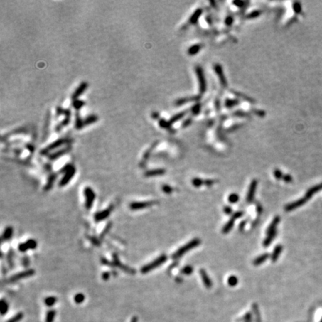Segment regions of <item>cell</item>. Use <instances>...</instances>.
<instances>
[{"label": "cell", "instance_id": "6da1fadb", "mask_svg": "<svg viewBox=\"0 0 322 322\" xmlns=\"http://www.w3.org/2000/svg\"><path fill=\"white\" fill-rule=\"evenodd\" d=\"M201 243V240L199 239L195 238L194 240H193L192 241L189 242L188 243H186V245H184L183 246H182L181 248H180L177 251H175L173 254L172 255V258L173 259H177L178 258L181 257L183 254H186L189 251L193 249L194 248L198 246Z\"/></svg>", "mask_w": 322, "mask_h": 322}, {"label": "cell", "instance_id": "7a4b0ae2", "mask_svg": "<svg viewBox=\"0 0 322 322\" xmlns=\"http://www.w3.org/2000/svg\"><path fill=\"white\" fill-rule=\"evenodd\" d=\"M167 260V256L166 254H162L160 255V257L157 258L156 259L153 260L152 262H151L150 263H148L146 265H145L144 266L141 268V273L142 274H147L149 272H151L154 269H157V267L160 266L161 265L164 263Z\"/></svg>", "mask_w": 322, "mask_h": 322}, {"label": "cell", "instance_id": "3957f363", "mask_svg": "<svg viewBox=\"0 0 322 322\" xmlns=\"http://www.w3.org/2000/svg\"><path fill=\"white\" fill-rule=\"evenodd\" d=\"M62 172H64V175L62 178V179L60 180V181L59 182V186L60 187H63V186H67L69 183V182L72 180V178L74 177L75 174V168L73 166V165H68L65 166L61 170Z\"/></svg>", "mask_w": 322, "mask_h": 322}, {"label": "cell", "instance_id": "277c9868", "mask_svg": "<svg viewBox=\"0 0 322 322\" xmlns=\"http://www.w3.org/2000/svg\"><path fill=\"white\" fill-rule=\"evenodd\" d=\"M84 195L85 197L84 206L87 210H90L92 208L94 201L96 199V193L92 188L90 186H86L84 189Z\"/></svg>", "mask_w": 322, "mask_h": 322}, {"label": "cell", "instance_id": "5b68a950", "mask_svg": "<svg viewBox=\"0 0 322 322\" xmlns=\"http://www.w3.org/2000/svg\"><path fill=\"white\" fill-rule=\"evenodd\" d=\"M317 189H318L317 187L313 188V189H312L311 190H309V191L308 192L307 194L306 195V196H305V197H304L303 198H301V199L298 200V201H295V202L287 204V205L285 207V210L286 211H291V210H293L296 209L297 207H300V206H301L302 204H304V203L306 202V201H307L308 199H309V198L311 197V195H312L315 192H316V190H317Z\"/></svg>", "mask_w": 322, "mask_h": 322}, {"label": "cell", "instance_id": "8992f818", "mask_svg": "<svg viewBox=\"0 0 322 322\" xmlns=\"http://www.w3.org/2000/svg\"><path fill=\"white\" fill-rule=\"evenodd\" d=\"M35 274V271L34 269H27L26 271H23V272H20L19 273L15 274L14 275L11 276L7 280V283H13L15 282H17L19 280H22V279L27 278V277H29L33 276Z\"/></svg>", "mask_w": 322, "mask_h": 322}, {"label": "cell", "instance_id": "52a82bcc", "mask_svg": "<svg viewBox=\"0 0 322 322\" xmlns=\"http://www.w3.org/2000/svg\"><path fill=\"white\" fill-rule=\"evenodd\" d=\"M156 204L154 201H134L130 204L129 208L131 210H140L146 209L147 207H151Z\"/></svg>", "mask_w": 322, "mask_h": 322}, {"label": "cell", "instance_id": "ba28073f", "mask_svg": "<svg viewBox=\"0 0 322 322\" xmlns=\"http://www.w3.org/2000/svg\"><path fill=\"white\" fill-rule=\"evenodd\" d=\"M68 142H69V140L67 139H66V138H63V139H58L57 141H55V142L52 143V144H50L49 146H47L46 148H45L43 150L41 151V153L42 154H47L49 152L52 151V150H54V149H58V148L60 147V146H62L63 145H64L65 143H68Z\"/></svg>", "mask_w": 322, "mask_h": 322}, {"label": "cell", "instance_id": "9c48e42d", "mask_svg": "<svg viewBox=\"0 0 322 322\" xmlns=\"http://www.w3.org/2000/svg\"><path fill=\"white\" fill-rule=\"evenodd\" d=\"M37 242L36 240H33V239H30V240H27L26 242L20 243L18 246V249L20 252L25 253L28 251V250H34L35 248H37Z\"/></svg>", "mask_w": 322, "mask_h": 322}, {"label": "cell", "instance_id": "30bf717a", "mask_svg": "<svg viewBox=\"0 0 322 322\" xmlns=\"http://www.w3.org/2000/svg\"><path fill=\"white\" fill-rule=\"evenodd\" d=\"M242 215H243V213L242 212V211H238V212L233 213V215H232L231 218L230 219V220L228 221V222L225 225V227H224L223 229H222V232H223V233H228V232L231 230L232 227H233L236 219L240 218Z\"/></svg>", "mask_w": 322, "mask_h": 322}, {"label": "cell", "instance_id": "8fae6325", "mask_svg": "<svg viewBox=\"0 0 322 322\" xmlns=\"http://www.w3.org/2000/svg\"><path fill=\"white\" fill-rule=\"evenodd\" d=\"M112 210H113V207L110 206L107 209L104 210L102 211H99V212L96 213L94 215V219L96 222H102V221L105 220L106 219H107L109 216H110V213H111Z\"/></svg>", "mask_w": 322, "mask_h": 322}, {"label": "cell", "instance_id": "7c38bea8", "mask_svg": "<svg viewBox=\"0 0 322 322\" xmlns=\"http://www.w3.org/2000/svg\"><path fill=\"white\" fill-rule=\"evenodd\" d=\"M113 266H118L120 269H122L124 272H127L128 274H134L135 273V271L132 268H130L128 266H125V265H123L122 263H121L120 260L119 259L118 257L116 254H114L113 255Z\"/></svg>", "mask_w": 322, "mask_h": 322}, {"label": "cell", "instance_id": "4fadbf2b", "mask_svg": "<svg viewBox=\"0 0 322 322\" xmlns=\"http://www.w3.org/2000/svg\"><path fill=\"white\" fill-rule=\"evenodd\" d=\"M257 187V180H253L252 182L251 183L249 186V189H248V194H247V202L250 203L254 200V195H255L256 189Z\"/></svg>", "mask_w": 322, "mask_h": 322}, {"label": "cell", "instance_id": "5bb4252c", "mask_svg": "<svg viewBox=\"0 0 322 322\" xmlns=\"http://www.w3.org/2000/svg\"><path fill=\"white\" fill-rule=\"evenodd\" d=\"M196 73H197L198 76V80H199L200 90H201V92H204L206 89L205 80H204V74H203L202 70H201L199 67H198L197 68H196Z\"/></svg>", "mask_w": 322, "mask_h": 322}, {"label": "cell", "instance_id": "9a60e30c", "mask_svg": "<svg viewBox=\"0 0 322 322\" xmlns=\"http://www.w3.org/2000/svg\"><path fill=\"white\" fill-rule=\"evenodd\" d=\"M200 275H201V279H202V281L204 283V284L205 285V286L207 288L210 289L212 287V281H211L210 278L208 276L207 272H205V270L204 269H201L200 270Z\"/></svg>", "mask_w": 322, "mask_h": 322}, {"label": "cell", "instance_id": "2e32d148", "mask_svg": "<svg viewBox=\"0 0 322 322\" xmlns=\"http://www.w3.org/2000/svg\"><path fill=\"white\" fill-rule=\"evenodd\" d=\"M13 234H14V230L12 227L8 226L7 227H5V229L4 230L3 233H2V242L9 241V240L12 238Z\"/></svg>", "mask_w": 322, "mask_h": 322}, {"label": "cell", "instance_id": "e0dca14e", "mask_svg": "<svg viewBox=\"0 0 322 322\" xmlns=\"http://www.w3.org/2000/svg\"><path fill=\"white\" fill-rule=\"evenodd\" d=\"M70 150V147L63 148V149H60L59 151H57L54 152L53 154L49 155V158L50 159V160H55V159H58L60 157H61L62 155H63L64 154H66V153L69 152Z\"/></svg>", "mask_w": 322, "mask_h": 322}, {"label": "cell", "instance_id": "ac0fdd59", "mask_svg": "<svg viewBox=\"0 0 322 322\" xmlns=\"http://www.w3.org/2000/svg\"><path fill=\"white\" fill-rule=\"evenodd\" d=\"M280 216H276L275 218L273 219V221H272V223L270 224V225H269V227H268L267 229V231H266L267 235L270 234V233H273V232L277 230V226L279 224V222H280Z\"/></svg>", "mask_w": 322, "mask_h": 322}, {"label": "cell", "instance_id": "d6986e66", "mask_svg": "<svg viewBox=\"0 0 322 322\" xmlns=\"http://www.w3.org/2000/svg\"><path fill=\"white\" fill-rule=\"evenodd\" d=\"M165 174V170L163 168H157V169H152L150 171H147L145 173L146 177H154L159 176V175H163Z\"/></svg>", "mask_w": 322, "mask_h": 322}, {"label": "cell", "instance_id": "ffe728a7", "mask_svg": "<svg viewBox=\"0 0 322 322\" xmlns=\"http://www.w3.org/2000/svg\"><path fill=\"white\" fill-rule=\"evenodd\" d=\"M87 84L86 82L81 83V85L78 87V89H77L75 91L74 93L73 94V99H77V98H78V96L81 95V94H82L83 92L85 91V90L87 89Z\"/></svg>", "mask_w": 322, "mask_h": 322}, {"label": "cell", "instance_id": "44dd1931", "mask_svg": "<svg viewBox=\"0 0 322 322\" xmlns=\"http://www.w3.org/2000/svg\"><path fill=\"white\" fill-rule=\"evenodd\" d=\"M282 250H283V247H282L281 245H278L274 248V249L273 253L272 254V257H271V259H272V262H275L277 261V259H278L279 256L281 254Z\"/></svg>", "mask_w": 322, "mask_h": 322}, {"label": "cell", "instance_id": "7402d4cb", "mask_svg": "<svg viewBox=\"0 0 322 322\" xmlns=\"http://www.w3.org/2000/svg\"><path fill=\"white\" fill-rule=\"evenodd\" d=\"M269 257H270V255H269V254H262V255H260L259 257H258L257 258H256V259L254 260V262H253V263H254V266H259V265H261L262 263H263V262H265V261H266Z\"/></svg>", "mask_w": 322, "mask_h": 322}, {"label": "cell", "instance_id": "603a6c76", "mask_svg": "<svg viewBox=\"0 0 322 322\" xmlns=\"http://www.w3.org/2000/svg\"><path fill=\"white\" fill-rule=\"evenodd\" d=\"M277 236V230L273 233H270V234L267 235V237L266 238V240H264L263 242V246L264 247H268V246L270 245V244L272 243V242L273 241V240L275 238V236Z\"/></svg>", "mask_w": 322, "mask_h": 322}, {"label": "cell", "instance_id": "cb8c5ba5", "mask_svg": "<svg viewBox=\"0 0 322 322\" xmlns=\"http://www.w3.org/2000/svg\"><path fill=\"white\" fill-rule=\"evenodd\" d=\"M56 178H57L56 175H52L49 177L48 181H47L46 184H45V187H44V189H45V191H48V190H49V189L52 187V186L54 185V183H55Z\"/></svg>", "mask_w": 322, "mask_h": 322}, {"label": "cell", "instance_id": "d4e9b609", "mask_svg": "<svg viewBox=\"0 0 322 322\" xmlns=\"http://www.w3.org/2000/svg\"><path fill=\"white\" fill-rule=\"evenodd\" d=\"M56 316V310L55 309H50L46 312L45 316V322H54Z\"/></svg>", "mask_w": 322, "mask_h": 322}, {"label": "cell", "instance_id": "484cf974", "mask_svg": "<svg viewBox=\"0 0 322 322\" xmlns=\"http://www.w3.org/2000/svg\"><path fill=\"white\" fill-rule=\"evenodd\" d=\"M58 301V298L55 296H49L46 297L44 300V303L46 306H52L56 304V302Z\"/></svg>", "mask_w": 322, "mask_h": 322}, {"label": "cell", "instance_id": "4316f807", "mask_svg": "<svg viewBox=\"0 0 322 322\" xmlns=\"http://www.w3.org/2000/svg\"><path fill=\"white\" fill-rule=\"evenodd\" d=\"M0 309H1V315L2 316H5L8 312V309H9V305H8V302L5 301V299H2L1 301V304H0Z\"/></svg>", "mask_w": 322, "mask_h": 322}, {"label": "cell", "instance_id": "83f0119b", "mask_svg": "<svg viewBox=\"0 0 322 322\" xmlns=\"http://www.w3.org/2000/svg\"><path fill=\"white\" fill-rule=\"evenodd\" d=\"M215 68V70H216V72H217V74H218V75H219V78H220L221 81H222V84H224V85H226V80H225V76H224V75H223V73H222V67H221L220 66H219V65H216Z\"/></svg>", "mask_w": 322, "mask_h": 322}, {"label": "cell", "instance_id": "f1b7e54d", "mask_svg": "<svg viewBox=\"0 0 322 322\" xmlns=\"http://www.w3.org/2000/svg\"><path fill=\"white\" fill-rule=\"evenodd\" d=\"M23 316H24V315H23V312H18L14 317L11 318L7 322H20L23 319Z\"/></svg>", "mask_w": 322, "mask_h": 322}, {"label": "cell", "instance_id": "f546056e", "mask_svg": "<svg viewBox=\"0 0 322 322\" xmlns=\"http://www.w3.org/2000/svg\"><path fill=\"white\" fill-rule=\"evenodd\" d=\"M85 300V296H84V294L82 293H78L76 295H75L74 297V301L77 304H81Z\"/></svg>", "mask_w": 322, "mask_h": 322}, {"label": "cell", "instance_id": "4dcf8cb0", "mask_svg": "<svg viewBox=\"0 0 322 322\" xmlns=\"http://www.w3.org/2000/svg\"><path fill=\"white\" fill-rule=\"evenodd\" d=\"M198 99L197 96H195V97H191V98H183V99H179L176 102L177 105H181V104H183L185 103H187L189 102L190 101H195Z\"/></svg>", "mask_w": 322, "mask_h": 322}, {"label": "cell", "instance_id": "1f68e13d", "mask_svg": "<svg viewBox=\"0 0 322 322\" xmlns=\"http://www.w3.org/2000/svg\"><path fill=\"white\" fill-rule=\"evenodd\" d=\"M96 121H97V117L96 116H90V117H88L87 118H86L84 120V125H90V124H92V123L95 122Z\"/></svg>", "mask_w": 322, "mask_h": 322}, {"label": "cell", "instance_id": "d6a6232c", "mask_svg": "<svg viewBox=\"0 0 322 322\" xmlns=\"http://www.w3.org/2000/svg\"><path fill=\"white\" fill-rule=\"evenodd\" d=\"M239 200H240V197H239L238 195L236 194V193H233V194H230V195H229L228 201L229 202H230L231 204H235V203L237 202Z\"/></svg>", "mask_w": 322, "mask_h": 322}, {"label": "cell", "instance_id": "836d02e7", "mask_svg": "<svg viewBox=\"0 0 322 322\" xmlns=\"http://www.w3.org/2000/svg\"><path fill=\"white\" fill-rule=\"evenodd\" d=\"M193 272V268L190 266H186L181 269V273L186 275H189L191 274Z\"/></svg>", "mask_w": 322, "mask_h": 322}, {"label": "cell", "instance_id": "e575fe53", "mask_svg": "<svg viewBox=\"0 0 322 322\" xmlns=\"http://www.w3.org/2000/svg\"><path fill=\"white\" fill-rule=\"evenodd\" d=\"M201 45H195L194 46H193L192 48H190V49H189V55H195V54L197 53L198 51L200 50V49H201Z\"/></svg>", "mask_w": 322, "mask_h": 322}, {"label": "cell", "instance_id": "d590c367", "mask_svg": "<svg viewBox=\"0 0 322 322\" xmlns=\"http://www.w3.org/2000/svg\"><path fill=\"white\" fill-rule=\"evenodd\" d=\"M192 183H193V186H195V187H200V186L204 184V181L200 179V178H194L193 180Z\"/></svg>", "mask_w": 322, "mask_h": 322}, {"label": "cell", "instance_id": "8d00e7d4", "mask_svg": "<svg viewBox=\"0 0 322 322\" xmlns=\"http://www.w3.org/2000/svg\"><path fill=\"white\" fill-rule=\"evenodd\" d=\"M227 280H228V284L231 286H234L238 283V279L236 276H230Z\"/></svg>", "mask_w": 322, "mask_h": 322}, {"label": "cell", "instance_id": "74e56055", "mask_svg": "<svg viewBox=\"0 0 322 322\" xmlns=\"http://www.w3.org/2000/svg\"><path fill=\"white\" fill-rule=\"evenodd\" d=\"M8 265L11 268L14 267V262H13V252L10 251L8 254Z\"/></svg>", "mask_w": 322, "mask_h": 322}, {"label": "cell", "instance_id": "f35d334b", "mask_svg": "<svg viewBox=\"0 0 322 322\" xmlns=\"http://www.w3.org/2000/svg\"><path fill=\"white\" fill-rule=\"evenodd\" d=\"M183 115H184V113H178V114H177V115L174 116V117L171 119L170 122H175L179 120L181 118H182V117H183Z\"/></svg>", "mask_w": 322, "mask_h": 322}, {"label": "cell", "instance_id": "ab89813d", "mask_svg": "<svg viewBox=\"0 0 322 322\" xmlns=\"http://www.w3.org/2000/svg\"><path fill=\"white\" fill-rule=\"evenodd\" d=\"M162 189L163 191L166 194H170V193H172V188L168 185H163L162 186Z\"/></svg>", "mask_w": 322, "mask_h": 322}, {"label": "cell", "instance_id": "60d3db41", "mask_svg": "<svg viewBox=\"0 0 322 322\" xmlns=\"http://www.w3.org/2000/svg\"><path fill=\"white\" fill-rule=\"evenodd\" d=\"M200 14H201V10H198L197 11H195V13L193 15V16H192L191 19H190V22H192V23H195V22L198 20V16L200 15Z\"/></svg>", "mask_w": 322, "mask_h": 322}, {"label": "cell", "instance_id": "b9f144b4", "mask_svg": "<svg viewBox=\"0 0 322 322\" xmlns=\"http://www.w3.org/2000/svg\"><path fill=\"white\" fill-rule=\"evenodd\" d=\"M84 103L83 102H81V101L75 100L74 102V103H73V105H74L75 108H76V109H80L83 105H84Z\"/></svg>", "mask_w": 322, "mask_h": 322}, {"label": "cell", "instance_id": "7bdbcfd3", "mask_svg": "<svg viewBox=\"0 0 322 322\" xmlns=\"http://www.w3.org/2000/svg\"><path fill=\"white\" fill-rule=\"evenodd\" d=\"M294 10H295V13L300 14L301 12V5L299 2H295V5H294Z\"/></svg>", "mask_w": 322, "mask_h": 322}, {"label": "cell", "instance_id": "ee69618b", "mask_svg": "<svg viewBox=\"0 0 322 322\" xmlns=\"http://www.w3.org/2000/svg\"><path fill=\"white\" fill-rule=\"evenodd\" d=\"M274 176H275V178H277V179L280 180L281 178H283V174H282V172H281V171H280V170H278V169H276L275 171L274 172Z\"/></svg>", "mask_w": 322, "mask_h": 322}, {"label": "cell", "instance_id": "f6af8a7d", "mask_svg": "<svg viewBox=\"0 0 322 322\" xmlns=\"http://www.w3.org/2000/svg\"><path fill=\"white\" fill-rule=\"evenodd\" d=\"M214 183H215V181H213V180H206V181H204V184L207 186H212V185H213Z\"/></svg>", "mask_w": 322, "mask_h": 322}, {"label": "cell", "instance_id": "bcb514c9", "mask_svg": "<svg viewBox=\"0 0 322 322\" xmlns=\"http://www.w3.org/2000/svg\"><path fill=\"white\" fill-rule=\"evenodd\" d=\"M110 272H104L103 274H102V278L104 280H107L110 278Z\"/></svg>", "mask_w": 322, "mask_h": 322}, {"label": "cell", "instance_id": "7dc6e473", "mask_svg": "<svg viewBox=\"0 0 322 322\" xmlns=\"http://www.w3.org/2000/svg\"><path fill=\"white\" fill-rule=\"evenodd\" d=\"M224 212H225L226 214H231L232 213L231 207H229V206L225 207V208H224Z\"/></svg>", "mask_w": 322, "mask_h": 322}, {"label": "cell", "instance_id": "c3c4849f", "mask_svg": "<svg viewBox=\"0 0 322 322\" xmlns=\"http://www.w3.org/2000/svg\"><path fill=\"white\" fill-rule=\"evenodd\" d=\"M283 178L284 180V181L287 182V183H289V182H291L292 181V178H291V177L289 175H286L285 176H283Z\"/></svg>", "mask_w": 322, "mask_h": 322}, {"label": "cell", "instance_id": "681fc988", "mask_svg": "<svg viewBox=\"0 0 322 322\" xmlns=\"http://www.w3.org/2000/svg\"><path fill=\"white\" fill-rule=\"evenodd\" d=\"M235 102V101H232V100L227 101V103H226V105L227 106H232V105L233 106L234 104H236V102Z\"/></svg>", "mask_w": 322, "mask_h": 322}, {"label": "cell", "instance_id": "f907efd6", "mask_svg": "<svg viewBox=\"0 0 322 322\" xmlns=\"http://www.w3.org/2000/svg\"><path fill=\"white\" fill-rule=\"evenodd\" d=\"M259 11H254V13L251 14H250L249 16H252V17H255L256 16H257L258 15H259Z\"/></svg>", "mask_w": 322, "mask_h": 322}, {"label": "cell", "instance_id": "816d5d0a", "mask_svg": "<svg viewBox=\"0 0 322 322\" xmlns=\"http://www.w3.org/2000/svg\"><path fill=\"white\" fill-rule=\"evenodd\" d=\"M131 322H138V318L136 316H134L131 319Z\"/></svg>", "mask_w": 322, "mask_h": 322}, {"label": "cell", "instance_id": "f5cc1de1", "mask_svg": "<svg viewBox=\"0 0 322 322\" xmlns=\"http://www.w3.org/2000/svg\"><path fill=\"white\" fill-rule=\"evenodd\" d=\"M245 223H246V222H243L242 223H241V225H240V230H241L242 228H243V227H244V226L245 225Z\"/></svg>", "mask_w": 322, "mask_h": 322}]
</instances>
